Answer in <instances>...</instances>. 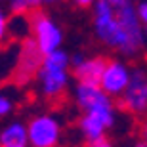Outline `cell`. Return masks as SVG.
I'll use <instances>...</instances> for the list:
<instances>
[{"label":"cell","instance_id":"9a60e30c","mask_svg":"<svg viewBox=\"0 0 147 147\" xmlns=\"http://www.w3.org/2000/svg\"><path fill=\"white\" fill-rule=\"evenodd\" d=\"M10 109H11L10 99H8V98H4V96H0V117H2V115H6Z\"/></svg>","mask_w":147,"mask_h":147},{"label":"cell","instance_id":"5b68a950","mask_svg":"<svg viewBox=\"0 0 147 147\" xmlns=\"http://www.w3.org/2000/svg\"><path fill=\"white\" fill-rule=\"evenodd\" d=\"M29 142L33 147H55L59 142V124L50 117H36L29 122Z\"/></svg>","mask_w":147,"mask_h":147},{"label":"cell","instance_id":"5bb4252c","mask_svg":"<svg viewBox=\"0 0 147 147\" xmlns=\"http://www.w3.org/2000/svg\"><path fill=\"white\" fill-rule=\"evenodd\" d=\"M67 67V55L59 50H54L46 54L42 61V69H52V71H59V69H65Z\"/></svg>","mask_w":147,"mask_h":147},{"label":"cell","instance_id":"7402d4cb","mask_svg":"<svg viewBox=\"0 0 147 147\" xmlns=\"http://www.w3.org/2000/svg\"><path fill=\"white\" fill-rule=\"evenodd\" d=\"M136 147H147V143H145V142H140V143H138Z\"/></svg>","mask_w":147,"mask_h":147},{"label":"cell","instance_id":"7c38bea8","mask_svg":"<svg viewBox=\"0 0 147 147\" xmlns=\"http://www.w3.org/2000/svg\"><path fill=\"white\" fill-rule=\"evenodd\" d=\"M27 142L29 132L21 124H11L10 128L2 132V138H0L2 147H27Z\"/></svg>","mask_w":147,"mask_h":147},{"label":"cell","instance_id":"9c48e42d","mask_svg":"<svg viewBox=\"0 0 147 147\" xmlns=\"http://www.w3.org/2000/svg\"><path fill=\"white\" fill-rule=\"evenodd\" d=\"M76 99L82 109H98V107H111L109 94L105 92L99 84H88V82H78L76 88Z\"/></svg>","mask_w":147,"mask_h":147},{"label":"cell","instance_id":"3957f363","mask_svg":"<svg viewBox=\"0 0 147 147\" xmlns=\"http://www.w3.org/2000/svg\"><path fill=\"white\" fill-rule=\"evenodd\" d=\"M119 107L134 115H143L147 111V71L134 69L128 86L120 94Z\"/></svg>","mask_w":147,"mask_h":147},{"label":"cell","instance_id":"ffe728a7","mask_svg":"<svg viewBox=\"0 0 147 147\" xmlns=\"http://www.w3.org/2000/svg\"><path fill=\"white\" fill-rule=\"evenodd\" d=\"M142 138H143V142L147 143V119L143 120V124H142Z\"/></svg>","mask_w":147,"mask_h":147},{"label":"cell","instance_id":"ba28073f","mask_svg":"<svg viewBox=\"0 0 147 147\" xmlns=\"http://www.w3.org/2000/svg\"><path fill=\"white\" fill-rule=\"evenodd\" d=\"M117 19L120 21V25H122V29L126 31V34H128V40H130V50L132 54H136L138 50H140V46H142V29H140V21H138V16L136 11H134V8H132L130 0L126 2V4H122L120 8H117Z\"/></svg>","mask_w":147,"mask_h":147},{"label":"cell","instance_id":"d6986e66","mask_svg":"<svg viewBox=\"0 0 147 147\" xmlns=\"http://www.w3.org/2000/svg\"><path fill=\"white\" fill-rule=\"evenodd\" d=\"M107 2H109V4L113 6V10H117V8H120L122 4H126L128 0H107Z\"/></svg>","mask_w":147,"mask_h":147},{"label":"cell","instance_id":"52a82bcc","mask_svg":"<svg viewBox=\"0 0 147 147\" xmlns=\"http://www.w3.org/2000/svg\"><path fill=\"white\" fill-rule=\"evenodd\" d=\"M128 80H130V75H128V69L122 63L107 61L105 71L101 75V80H99V86L109 96H120L124 92V88L128 86Z\"/></svg>","mask_w":147,"mask_h":147},{"label":"cell","instance_id":"4fadbf2b","mask_svg":"<svg viewBox=\"0 0 147 147\" xmlns=\"http://www.w3.org/2000/svg\"><path fill=\"white\" fill-rule=\"evenodd\" d=\"M8 31H10L11 38H17V40L27 38L29 31H31V19H29V16H25V13H16V16L10 19Z\"/></svg>","mask_w":147,"mask_h":147},{"label":"cell","instance_id":"6da1fadb","mask_svg":"<svg viewBox=\"0 0 147 147\" xmlns=\"http://www.w3.org/2000/svg\"><path fill=\"white\" fill-rule=\"evenodd\" d=\"M96 31L105 44L122 50L124 54H132L128 34L115 16L113 6L107 0H98L96 4Z\"/></svg>","mask_w":147,"mask_h":147},{"label":"cell","instance_id":"8992f818","mask_svg":"<svg viewBox=\"0 0 147 147\" xmlns=\"http://www.w3.org/2000/svg\"><path fill=\"white\" fill-rule=\"evenodd\" d=\"M113 122V109L111 107H98V109H90L88 115L80 120V130L88 138V142L98 140L103 136V130Z\"/></svg>","mask_w":147,"mask_h":147},{"label":"cell","instance_id":"e0dca14e","mask_svg":"<svg viewBox=\"0 0 147 147\" xmlns=\"http://www.w3.org/2000/svg\"><path fill=\"white\" fill-rule=\"evenodd\" d=\"M138 17H140V19H142V21L147 25V2L140 4V10H138Z\"/></svg>","mask_w":147,"mask_h":147},{"label":"cell","instance_id":"7a4b0ae2","mask_svg":"<svg viewBox=\"0 0 147 147\" xmlns=\"http://www.w3.org/2000/svg\"><path fill=\"white\" fill-rule=\"evenodd\" d=\"M21 52H19V57H17V65L13 69V76L11 80L16 82L17 86H23L34 78L40 69H42V50L38 48V44L34 38H23L21 40Z\"/></svg>","mask_w":147,"mask_h":147},{"label":"cell","instance_id":"277c9868","mask_svg":"<svg viewBox=\"0 0 147 147\" xmlns=\"http://www.w3.org/2000/svg\"><path fill=\"white\" fill-rule=\"evenodd\" d=\"M29 19H31V31L34 33V40H36L38 48L42 50V54L46 55L50 52L57 50V46L61 42L59 29L55 27L40 10H33Z\"/></svg>","mask_w":147,"mask_h":147},{"label":"cell","instance_id":"8fae6325","mask_svg":"<svg viewBox=\"0 0 147 147\" xmlns=\"http://www.w3.org/2000/svg\"><path fill=\"white\" fill-rule=\"evenodd\" d=\"M107 61L109 59H105V57H94V59H88V61H80L75 67V76L78 78V82L99 84Z\"/></svg>","mask_w":147,"mask_h":147},{"label":"cell","instance_id":"44dd1931","mask_svg":"<svg viewBox=\"0 0 147 147\" xmlns=\"http://www.w3.org/2000/svg\"><path fill=\"white\" fill-rule=\"evenodd\" d=\"M75 2H76L78 6H82V8H86V6H90V4H92L94 0H75Z\"/></svg>","mask_w":147,"mask_h":147},{"label":"cell","instance_id":"ac0fdd59","mask_svg":"<svg viewBox=\"0 0 147 147\" xmlns=\"http://www.w3.org/2000/svg\"><path fill=\"white\" fill-rule=\"evenodd\" d=\"M4 31H6V19H4V16L0 13V42H2V38H4Z\"/></svg>","mask_w":147,"mask_h":147},{"label":"cell","instance_id":"2e32d148","mask_svg":"<svg viewBox=\"0 0 147 147\" xmlns=\"http://www.w3.org/2000/svg\"><path fill=\"white\" fill-rule=\"evenodd\" d=\"M90 147H111V143L101 136V138H98V140H92V142H90Z\"/></svg>","mask_w":147,"mask_h":147},{"label":"cell","instance_id":"30bf717a","mask_svg":"<svg viewBox=\"0 0 147 147\" xmlns=\"http://www.w3.org/2000/svg\"><path fill=\"white\" fill-rule=\"evenodd\" d=\"M40 73V78H42L44 84V94L50 101H57V99L63 96L65 92V84H67V75L65 69H59V71H52V69H42Z\"/></svg>","mask_w":147,"mask_h":147},{"label":"cell","instance_id":"603a6c76","mask_svg":"<svg viewBox=\"0 0 147 147\" xmlns=\"http://www.w3.org/2000/svg\"><path fill=\"white\" fill-rule=\"evenodd\" d=\"M46 2H52V0H46Z\"/></svg>","mask_w":147,"mask_h":147}]
</instances>
